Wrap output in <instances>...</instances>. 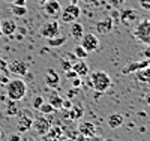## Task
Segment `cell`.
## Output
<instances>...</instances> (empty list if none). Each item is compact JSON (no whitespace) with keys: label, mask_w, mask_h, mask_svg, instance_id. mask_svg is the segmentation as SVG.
<instances>
[{"label":"cell","mask_w":150,"mask_h":141,"mask_svg":"<svg viewBox=\"0 0 150 141\" xmlns=\"http://www.w3.org/2000/svg\"><path fill=\"white\" fill-rule=\"evenodd\" d=\"M6 95L11 101H21L27 95V83L21 78H12L6 84Z\"/></svg>","instance_id":"6da1fadb"},{"label":"cell","mask_w":150,"mask_h":141,"mask_svg":"<svg viewBox=\"0 0 150 141\" xmlns=\"http://www.w3.org/2000/svg\"><path fill=\"white\" fill-rule=\"evenodd\" d=\"M90 86L95 89L98 93H104L111 87V78L110 75L104 71H95L89 75Z\"/></svg>","instance_id":"7a4b0ae2"},{"label":"cell","mask_w":150,"mask_h":141,"mask_svg":"<svg viewBox=\"0 0 150 141\" xmlns=\"http://www.w3.org/2000/svg\"><path fill=\"white\" fill-rule=\"evenodd\" d=\"M134 36L137 41H140L143 44H150V20H143L137 24V27L134 30Z\"/></svg>","instance_id":"3957f363"},{"label":"cell","mask_w":150,"mask_h":141,"mask_svg":"<svg viewBox=\"0 0 150 141\" xmlns=\"http://www.w3.org/2000/svg\"><path fill=\"white\" fill-rule=\"evenodd\" d=\"M80 15H81L80 6L75 5V3H69L68 6H65L63 9H62L59 18H62V21H63V23L71 24V23H74V21H77V20L80 18Z\"/></svg>","instance_id":"277c9868"},{"label":"cell","mask_w":150,"mask_h":141,"mask_svg":"<svg viewBox=\"0 0 150 141\" xmlns=\"http://www.w3.org/2000/svg\"><path fill=\"white\" fill-rule=\"evenodd\" d=\"M80 45L87 51V53H95L99 48V38L95 33H84L83 38L80 39Z\"/></svg>","instance_id":"5b68a950"},{"label":"cell","mask_w":150,"mask_h":141,"mask_svg":"<svg viewBox=\"0 0 150 141\" xmlns=\"http://www.w3.org/2000/svg\"><path fill=\"white\" fill-rule=\"evenodd\" d=\"M42 11L44 14L51 18V20H56L60 17V12H62V5L59 3V0H47V2L42 5Z\"/></svg>","instance_id":"8992f818"},{"label":"cell","mask_w":150,"mask_h":141,"mask_svg":"<svg viewBox=\"0 0 150 141\" xmlns=\"http://www.w3.org/2000/svg\"><path fill=\"white\" fill-rule=\"evenodd\" d=\"M59 35H60V26L56 20H50L41 26V36H44L45 39H50V38H54Z\"/></svg>","instance_id":"52a82bcc"},{"label":"cell","mask_w":150,"mask_h":141,"mask_svg":"<svg viewBox=\"0 0 150 141\" xmlns=\"http://www.w3.org/2000/svg\"><path fill=\"white\" fill-rule=\"evenodd\" d=\"M32 128H33V131L38 135L42 137V135H45L50 131V128H51V122H50L47 117H44V116H38V117L33 119Z\"/></svg>","instance_id":"ba28073f"},{"label":"cell","mask_w":150,"mask_h":141,"mask_svg":"<svg viewBox=\"0 0 150 141\" xmlns=\"http://www.w3.org/2000/svg\"><path fill=\"white\" fill-rule=\"evenodd\" d=\"M8 72L14 75H26L29 72V63L23 60H12L8 63Z\"/></svg>","instance_id":"9c48e42d"},{"label":"cell","mask_w":150,"mask_h":141,"mask_svg":"<svg viewBox=\"0 0 150 141\" xmlns=\"http://www.w3.org/2000/svg\"><path fill=\"white\" fill-rule=\"evenodd\" d=\"M32 123H33V116L32 113L24 110L21 114H20V120H18V125H17V129L18 132H26L32 128Z\"/></svg>","instance_id":"30bf717a"},{"label":"cell","mask_w":150,"mask_h":141,"mask_svg":"<svg viewBox=\"0 0 150 141\" xmlns=\"http://www.w3.org/2000/svg\"><path fill=\"white\" fill-rule=\"evenodd\" d=\"M150 66V60H143V62H132V63H128L126 66H125L122 69V74H132V72H137V71H140V69H144Z\"/></svg>","instance_id":"8fae6325"},{"label":"cell","mask_w":150,"mask_h":141,"mask_svg":"<svg viewBox=\"0 0 150 141\" xmlns=\"http://www.w3.org/2000/svg\"><path fill=\"white\" fill-rule=\"evenodd\" d=\"M44 80H45V84L48 87H59L60 84V75L57 74L56 69H48L45 72V77H44Z\"/></svg>","instance_id":"7c38bea8"},{"label":"cell","mask_w":150,"mask_h":141,"mask_svg":"<svg viewBox=\"0 0 150 141\" xmlns=\"http://www.w3.org/2000/svg\"><path fill=\"white\" fill-rule=\"evenodd\" d=\"M0 29H2V35L12 36L17 32V24L14 20H3V21H0Z\"/></svg>","instance_id":"4fadbf2b"},{"label":"cell","mask_w":150,"mask_h":141,"mask_svg":"<svg viewBox=\"0 0 150 141\" xmlns=\"http://www.w3.org/2000/svg\"><path fill=\"white\" fill-rule=\"evenodd\" d=\"M123 123H125V117L120 113H112L107 119V125L111 128V129H117V128H120Z\"/></svg>","instance_id":"5bb4252c"},{"label":"cell","mask_w":150,"mask_h":141,"mask_svg":"<svg viewBox=\"0 0 150 141\" xmlns=\"http://www.w3.org/2000/svg\"><path fill=\"white\" fill-rule=\"evenodd\" d=\"M72 71L77 74L80 78L81 77H86V75H89V65L84 62V60H78V62H75V63H72Z\"/></svg>","instance_id":"9a60e30c"},{"label":"cell","mask_w":150,"mask_h":141,"mask_svg":"<svg viewBox=\"0 0 150 141\" xmlns=\"http://www.w3.org/2000/svg\"><path fill=\"white\" fill-rule=\"evenodd\" d=\"M78 131H80L81 135H84L87 138H92L95 135V132H96V128H95V125L92 122H83L78 126Z\"/></svg>","instance_id":"2e32d148"},{"label":"cell","mask_w":150,"mask_h":141,"mask_svg":"<svg viewBox=\"0 0 150 141\" xmlns=\"http://www.w3.org/2000/svg\"><path fill=\"white\" fill-rule=\"evenodd\" d=\"M111 29H112V20H111V17H105L104 20H101L96 24V30H98V33H101V35L108 33Z\"/></svg>","instance_id":"e0dca14e"},{"label":"cell","mask_w":150,"mask_h":141,"mask_svg":"<svg viewBox=\"0 0 150 141\" xmlns=\"http://www.w3.org/2000/svg\"><path fill=\"white\" fill-rule=\"evenodd\" d=\"M69 33H71V36L74 38L75 41H80L81 38H83V35H84V27H83V24H80V23H77V21L71 23Z\"/></svg>","instance_id":"ac0fdd59"},{"label":"cell","mask_w":150,"mask_h":141,"mask_svg":"<svg viewBox=\"0 0 150 141\" xmlns=\"http://www.w3.org/2000/svg\"><path fill=\"white\" fill-rule=\"evenodd\" d=\"M137 17H138V14H137L134 9H123V11L120 12V20H122L125 24L132 23L134 20H137Z\"/></svg>","instance_id":"d6986e66"},{"label":"cell","mask_w":150,"mask_h":141,"mask_svg":"<svg viewBox=\"0 0 150 141\" xmlns=\"http://www.w3.org/2000/svg\"><path fill=\"white\" fill-rule=\"evenodd\" d=\"M135 78L138 81H141V83H149L150 81V66L137 71L135 72Z\"/></svg>","instance_id":"ffe728a7"},{"label":"cell","mask_w":150,"mask_h":141,"mask_svg":"<svg viewBox=\"0 0 150 141\" xmlns=\"http://www.w3.org/2000/svg\"><path fill=\"white\" fill-rule=\"evenodd\" d=\"M83 114H84V108L81 105H74L69 108V116L74 120H80L83 117Z\"/></svg>","instance_id":"44dd1931"},{"label":"cell","mask_w":150,"mask_h":141,"mask_svg":"<svg viewBox=\"0 0 150 141\" xmlns=\"http://www.w3.org/2000/svg\"><path fill=\"white\" fill-rule=\"evenodd\" d=\"M50 104H51L56 110H59V108H62L63 107V99H62V96H59L56 92H51L50 93Z\"/></svg>","instance_id":"7402d4cb"},{"label":"cell","mask_w":150,"mask_h":141,"mask_svg":"<svg viewBox=\"0 0 150 141\" xmlns=\"http://www.w3.org/2000/svg\"><path fill=\"white\" fill-rule=\"evenodd\" d=\"M11 12L14 14L15 17H26L27 15V6H17V5H12L11 6Z\"/></svg>","instance_id":"603a6c76"},{"label":"cell","mask_w":150,"mask_h":141,"mask_svg":"<svg viewBox=\"0 0 150 141\" xmlns=\"http://www.w3.org/2000/svg\"><path fill=\"white\" fill-rule=\"evenodd\" d=\"M48 45L50 47H60V45H63L66 44V38L65 36H54V38H50V39H47Z\"/></svg>","instance_id":"cb8c5ba5"},{"label":"cell","mask_w":150,"mask_h":141,"mask_svg":"<svg viewBox=\"0 0 150 141\" xmlns=\"http://www.w3.org/2000/svg\"><path fill=\"white\" fill-rule=\"evenodd\" d=\"M74 56L77 57L78 60H84V59H87V56H89V53L81 47V45H77L74 48Z\"/></svg>","instance_id":"d4e9b609"},{"label":"cell","mask_w":150,"mask_h":141,"mask_svg":"<svg viewBox=\"0 0 150 141\" xmlns=\"http://www.w3.org/2000/svg\"><path fill=\"white\" fill-rule=\"evenodd\" d=\"M39 111H41L42 114H51V113L56 111V108L50 104V102H44V104L39 107Z\"/></svg>","instance_id":"484cf974"},{"label":"cell","mask_w":150,"mask_h":141,"mask_svg":"<svg viewBox=\"0 0 150 141\" xmlns=\"http://www.w3.org/2000/svg\"><path fill=\"white\" fill-rule=\"evenodd\" d=\"M18 113L17 107H15V101H11L9 99V104H8V116H15Z\"/></svg>","instance_id":"4316f807"},{"label":"cell","mask_w":150,"mask_h":141,"mask_svg":"<svg viewBox=\"0 0 150 141\" xmlns=\"http://www.w3.org/2000/svg\"><path fill=\"white\" fill-rule=\"evenodd\" d=\"M44 104V98L42 96H35L33 98V102H32V107L35 110H39V107Z\"/></svg>","instance_id":"83f0119b"},{"label":"cell","mask_w":150,"mask_h":141,"mask_svg":"<svg viewBox=\"0 0 150 141\" xmlns=\"http://www.w3.org/2000/svg\"><path fill=\"white\" fill-rule=\"evenodd\" d=\"M60 65H62V68H63L65 72H68V71L72 69V62H69V60H62Z\"/></svg>","instance_id":"f1b7e54d"},{"label":"cell","mask_w":150,"mask_h":141,"mask_svg":"<svg viewBox=\"0 0 150 141\" xmlns=\"http://www.w3.org/2000/svg\"><path fill=\"white\" fill-rule=\"evenodd\" d=\"M2 72L8 74V62L0 57V74H2Z\"/></svg>","instance_id":"f546056e"},{"label":"cell","mask_w":150,"mask_h":141,"mask_svg":"<svg viewBox=\"0 0 150 141\" xmlns=\"http://www.w3.org/2000/svg\"><path fill=\"white\" fill-rule=\"evenodd\" d=\"M108 2H110V5L112 6V8H114V9H117L122 3H125V2H126V0H108Z\"/></svg>","instance_id":"4dcf8cb0"},{"label":"cell","mask_w":150,"mask_h":141,"mask_svg":"<svg viewBox=\"0 0 150 141\" xmlns=\"http://www.w3.org/2000/svg\"><path fill=\"white\" fill-rule=\"evenodd\" d=\"M138 3H140V6H141L143 9L150 11V0H138Z\"/></svg>","instance_id":"1f68e13d"},{"label":"cell","mask_w":150,"mask_h":141,"mask_svg":"<svg viewBox=\"0 0 150 141\" xmlns=\"http://www.w3.org/2000/svg\"><path fill=\"white\" fill-rule=\"evenodd\" d=\"M87 5H92V6H99L102 5V0H84Z\"/></svg>","instance_id":"d6a6232c"},{"label":"cell","mask_w":150,"mask_h":141,"mask_svg":"<svg viewBox=\"0 0 150 141\" xmlns=\"http://www.w3.org/2000/svg\"><path fill=\"white\" fill-rule=\"evenodd\" d=\"M110 17H111V20H120V12H119L117 9H114V11L111 12Z\"/></svg>","instance_id":"836d02e7"},{"label":"cell","mask_w":150,"mask_h":141,"mask_svg":"<svg viewBox=\"0 0 150 141\" xmlns=\"http://www.w3.org/2000/svg\"><path fill=\"white\" fill-rule=\"evenodd\" d=\"M65 74H66V78H69V80H74V78H77V77H78V75L75 74L72 69H71V71H68V72H65Z\"/></svg>","instance_id":"e575fe53"},{"label":"cell","mask_w":150,"mask_h":141,"mask_svg":"<svg viewBox=\"0 0 150 141\" xmlns=\"http://www.w3.org/2000/svg\"><path fill=\"white\" fill-rule=\"evenodd\" d=\"M9 141H21V135L20 134H12V135H9Z\"/></svg>","instance_id":"d590c367"},{"label":"cell","mask_w":150,"mask_h":141,"mask_svg":"<svg viewBox=\"0 0 150 141\" xmlns=\"http://www.w3.org/2000/svg\"><path fill=\"white\" fill-rule=\"evenodd\" d=\"M42 140H44V141H59L57 138L51 137V135H50V134H45V135H42Z\"/></svg>","instance_id":"8d00e7d4"},{"label":"cell","mask_w":150,"mask_h":141,"mask_svg":"<svg viewBox=\"0 0 150 141\" xmlns=\"http://www.w3.org/2000/svg\"><path fill=\"white\" fill-rule=\"evenodd\" d=\"M27 3V0H14L12 2V5H17V6H26Z\"/></svg>","instance_id":"74e56055"},{"label":"cell","mask_w":150,"mask_h":141,"mask_svg":"<svg viewBox=\"0 0 150 141\" xmlns=\"http://www.w3.org/2000/svg\"><path fill=\"white\" fill-rule=\"evenodd\" d=\"M80 86H81L80 77H77V78H74V80H72V87H80Z\"/></svg>","instance_id":"f35d334b"},{"label":"cell","mask_w":150,"mask_h":141,"mask_svg":"<svg viewBox=\"0 0 150 141\" xmlns=\"http://www.w3.org/2000/svg\"><path fill=\"white\" fill-rule=\"evenodd\" d=\"M144 56L147 57V60H150V50L146 47V50H144Z\"/></svg>","instance_id":"ab89813d"},{"label":"cell","mask_w":150,"mask_h":141,"mask_svg":"<svg viewBox=\"0 0 150 141\" xmlns=\"http://www.w3.org/2000/svg\"><path fill=\"white\" fill-rule=\"evenodd\" d=\"M144 102H146L147 105H150V93H147V95H146V98H144Z\"/></svg>","instance_id":"60d3db41"},{"label":"cell","mask_w":150,"mask_h":141,"mask_svg":"<svg viewBox=\"0 0 150 141\" xmlns=\"http://www.w3.org/2000/svg\"><path fill=\"white\" fill-rule=\"evenodd\" d=\"M77 141H89V140H87V137H84V135H81V137H80V138H78Z\"/></svg>","instance_id":"b9f144b4"},{"label":"cell","mask_w":150,"mask_h":141,"mask_svg":"<svg viewBox=\"0 0 150 141\" xmlns=\"http://www.w3.org/2000/svg\"><path fill=\"white\" fill-rule=\"evenodd\" d=\"M36 2H38V3H39V5H44V3L47 2V0H36Z\"/></svg>","instance_id":"7bdbcfd3"},{"label":"cell","mask_w":150,"mask_h":141,"mask_svg":"<svg viewBox=\"0 0 150 141\" xmlns=\"http://www.w3.org/2000/svg\"><path fill=\"white\" fill-rule=\"evenodd\" d=\"M77 2H78V0H71V3H75V5H77Z\"/></svg>","instance_id":"ee69618b"},{"label":"cell","mask_w":150,"mask_h":141,"mask_svg":"<svg viewBox=\"0 0 150 141\" xmlns=\"http://www.w3.org/2000/svg\"><path fill=\"white\" fill-rule=\"evenodd\" d=\"M2 137H3V131H2V129H0V138H2Z\"/></svg>","instance_id":"f6af8a7d"},{"label":"cell","mask_w":150,"mask_h":141,"mask_svg":"<svg viewBox=\"0 0 150 141\" xmlns=\"http://www.w3.org/2000/svg\"><path fill=\"white\" fill-rule=\"evenodd\" d=\"M6 2H9V3H12V2H14V0H6Z\"/></svg>","instance_id":"bcb514c9"},{"label":"cell","mask_w":150,"mask_h":141,"mask_svg":"<svg viewBox=\"0 0 150 141\" xmlns=\"http://www.w3.org/2000/svg\"><path fill=\"white\" fill-rule=\"evenodd\" d=\"M146 47H147V48H149V50H150V44H147V45H146Z\"/></svg>","instance_id":"7dc6e473"},{"label":"cell","mask_w":150,"mask_h":141,"mask_svg":"<svg viewBox=\"0 0 150 141\" xmlns=\"http://www.w3.org/2000/svg\"><path fill=\"white\" fill-rule=\"evenodd\" d=\"M0 36H2V29H0Z\"/></svg>","instance_id":"c3c4849f"}]
</instances>
